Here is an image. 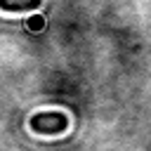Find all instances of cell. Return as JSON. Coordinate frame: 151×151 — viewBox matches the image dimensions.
I'll list each match as a JSON object with an SVG mask.
<instances>
[{
    "label": "cell",
    "mask_w": 151,
    "mask_h": 151,
    "mask_svg": "<svg viewBox=\"0 0 151 151\" xmlns=\"http://www.w3.org/2000/svg\"><path fill=\"white\" fill-rule=\"evenodd\" d=\"M31 127L40 134H57L68 127V118L61 111H40L31 118Z\"/></svg>",
    "instance_id": "6da1fadb"
},
{
    "label": "cell",
    "mask_w": 151,
    "mask_h": 151,
    "mask_svg": "<svg viewBox=\"0 0 151 151\" xmlns=\"http://www.w3.org/2000/svg\"><path fill=\"white\" fill-rule=\"evenodd\" d=\"M42 0H0V9H28V7H38Z\"/></svg>",
    "instance_id": "7a4b0ae2"
}]
</instances>
